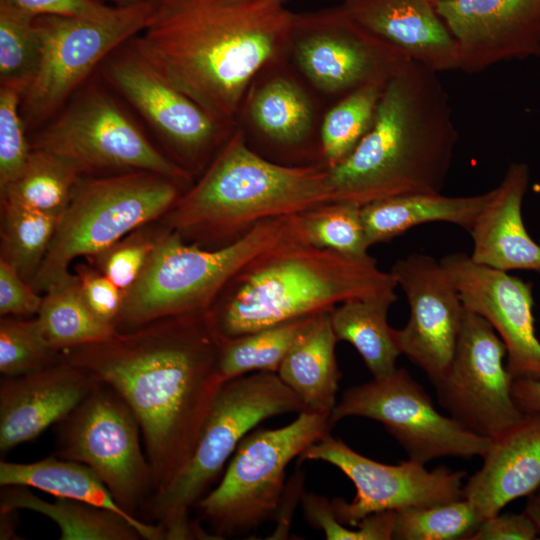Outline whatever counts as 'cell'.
I'll return each mask as SVG.
<instances>
[{
    "label": "cell",
    "mask_w": 540,
    "mask_h": 540,
    "mask_svg": "<svg viewBox=\"0 0 540 540\" xmlns=\"http://www.w3.org/2000/svg\"><path fill=\"white\" fill-rule=\"evenodd\" d=\"M1 259L29 283L54 236L59 216L1 201Z\"/></svg>",
    "instance_id": "e575fe53"
},
{
    "label": "cell",
    "mask_w": 540,
    "mask_h": 540,
    "mask_svg": "<svg viewBox=\"0 0 540 540\" xmlns=\"http://www.w3.org/2000/svg\"><path fill=\"white\" fill-rule=\"evenodd\" d=\"M431 1L435 3L437 0H431Z\"/></svg>",
    "instance_id": "f5cc1de1"
},
{
    "label": "cell",
    "mask_w": 540,
    "mask_h": 540,
    "mask_svg": "<svg viewBox=\"0 0 540 540\" xmlns=\"http://www.w3.org/2000/svg\"><path fill=\"white\" fill-rule=\"evenodd\" d=\"M122 46L104 60L105 77L165 139L182 167L191 174L201 170L235 128L173 86L130 41Z\"/></svg>",
    "instance_id": "e0dca14e"
},
{
    "label": "cell",
    "mask_w": 540,
    "mask_h": 540,
    "mask_svg": "<svg viewBox=\"0 0 540 540\" xmlns=\"http://www.w3.org/2000/svg\"><path fill=\"white\" fill-rule=\"evenodd\" d=\"M76 276L84 302L103 323L117 330L124 294L92 264H77Z\"/></svg>",
    "instance_id": "7bdbcfd3"
},
{
    "label": "cell",
    "mask_w": 540,
    "mask_h": 540,
    "mask_svg": "<svg viewBox=\"0 0 540 540\" xmlns=\"http://www.w3.org/2000/svg\"><path fill=\"white\" fill-rule=\"evenodd\" d=\"M130 40L173 86L236 128L249 86L287 59L293 13L280 0H153Z\"/></svg>",
    "instance_id": "7a4b0ae2"
},
{
    "label": "cell",
    "mask_w": 540,
    "mask_h": 540,
    "mask_svg": "<svg viewBox=\"0 0 540 540\" xmlns=\"http://www.w3.org/2000/svg\"><path fill=\"white\" fill-rule=\"evenodd\" d=\"M329 417L302 411L290 424L248 433L219 484L194 508L216 539L248 533L277 516L286 468L332 428Z\"/></svg>",
    "instance_id": "9c48e42d"
},
{
    "label": "cell",
    "mask_w": 540,
    "mask_h": 540,
    "mask_svg": "<svg viewBox=\"0 0 540 540\" xmlns=\"http://www.w3.org/2000/svg\"><path fill=\"white\" fill-rule=\"evenodd\" d=\"M22 97L16 89L0 86V189L21 173L32 150L25 137Z\"/></svg>",
    "instance_id": "b9f144b4"
},
{
    "label": "cell",
    "mask_w": 540,
    "mask_h": 540,
    "mask_svg": "<svg viewBox=\"0 0 540 540\" xmlns=\"http://www.w3.org/2000/svg\"><path fill=\"white\" fill-rule=\"evenodd\" d=\"M140 434L139 422L126 401L111 386L98 382L57 423L56 454L90 467L118 505L138 518L154 494L152 469Z\"/></svg>",
    "instance_id": "30bf717a"
},
{
    "label": "cell",
    "mask_w": 540,
    "mask_h": 540,
    "mask_svg": "<svg viewBox=\"0 0 540 540\" xmlns=\"http://www.w3.org/2000/svg\"><path fill=\"white\" fill-rule=\"evenodd\" d=\"M287 59L264 68L245 95L238 120L266 143L282 150L305 147L319 131L316 103L285 64ZM238 123V122H237Z\"/></svg>",
    "instance_id": "d4e9b609"
},
{
    "label": "cell",
    "mask_w": 540,
    "mask_h": 540,
    "mask_svg": "<svg viewBox=\"0 0 540 540\" xmlns=\"http://www.w3.org/2000/svg\"><path fill=\"white\" fill-rule=\"evenodd\" d=\"M347 417L380 422L409 459L423 465L442 457H483L491 443L490 438L440 414L423 387L404 368L347 389L329 420L334 425Z\"/></svg>",
    "instance_id": "5bb4252c"
},
{
    "label": "cell",
    "mask_w": 540,
    "mask_h": 540,
    "mask_svg": "<svg viewBox=\"0 0 540 540\" xmlns=\"http://www.w3.org/2000/svg\"><path fill=\"white\" fill-rule=\"evenodd\" d=\"M302 411V401L277 373L253 372L224 381L185 470L146 507L162 528L164 540L214 539L190 518V510L209 492L241 440L260 422Z\"/></svg>",
    "instance_id": "52a82bcc"
},
{
    "label": "cell",
    "mask_w": 540,
    "mask_h": 540,
    "mask_svg": "<svg viewBox=\"0 0 540 540\" xmlns=\"http://www.w3.org/2000/svg\"><path fill=\"white\" fill-rule=\"evenodd\" d=\"M482 522L465 499L396 511L392 539L470 540Z\"/></svg>",
    "instance_id": "8d00e7d4"
},
{
    "label": "cell",
    "mask_w": 540,
    "mask_h": 540,
    "mask_svg": "<svg viewBox=\"0 0 540 540\" xmlns=\"http://www.w3.org/2000/svg\"><path fill=\"white\" fill-rule=\"evenodd\" d=\"M524 512L533 522L538 534L540 535V487L527 496Z\"/></svg>",
    "instance_id": "c3c4849f"
},
{
    "label": "cell",
    "mask_w": 540,
    "mask_h": 540,
    "mask_svg": "<svg viewBox=\"0 0 540 540\" xmlns=\"http://www.w3.org/2000/svg\"><path fill=\"white\" fill-rule=\"evenodd\" d=\"M287 59L316 91L338 97L385 85L409 60L350 18L340 5L293 13Z\"/></svg>",
    "instance_id": "4fadbf2b"
},
{
    "label": "cell",
    "mask_w": 540,
    "mask_h": 540,
    "mask_svg": "<svg viewBox=\"0 0 540 540\" xmlns=\"http://www.w3.org/2000/svg\"><path fill=\"white\" fill-rule=\"evenodd\" d=\"M300 233V213L264 220L217 248L189 243L165 226L141 274L124 294L117 331H130L167 316L209 310L246 264Z\"/></svg>",
    "instance_id": "8992f818"
},
{
    "label": "cell",
    "mask_w": 540,
    "mask_h": 540,
    "mask_svg": "<svg viewBox=\"0 0 540 540\" xmlns=\"http://www.w3.org/2000/svg\"><path fill=\"white\" fill-rule=\"evenodd\" d=\"M492 190L472 196L412 193L378 199L361 207L369 247L388 242L412 227L447 222L470 231Z\"/></svg>",
    "instance_id": "4316f807"
},
{
    "label": "cell",
    "mask_w": 540,
    "mask_h": 540,
    "mask_svg": "<svg viewBox=\"0 0 540 540\" xmlns=\"http://www.w3.org/2000/svg\"><path fill=\"white\" fill-rule=\"evenodd\" d=\"M528 184L527 164L511 163L469 231L472 261L504 272H540V244L530 237L522 219Z\"/></svg>",
    "instance_id": "cb8c5ba5"
},
{
    "label": "cell",
    "mask_w": 540,
    "mask_h": 540,
    "mask_svg": "<svg viewBox=\"0 0 540 540\" xmlns=\"http://www.w3.org/2000/svg\"><path fill=\"white\" fill-rule=\"evenodd\" d=\"M385 85L370 84L344 95L321 118L320 162L327 169L344 161L369 131Z\"/></svg>",
    "instance_id": "d6a6232c"
},
{
    "label": "cell",
    "mask_w": 540,
    "mask_h": 540,
    "mask_svg": "<svg viewBox=\"0 0 540 540\" xmlns=\"http://www.w3.org/2000/svg\"><path fill=\"white\" fill-rule=\"evenodd\" d=\"M14 512H0L1 514V539H14L16 536L12 524V515Z\"/></svg>",
    "instance_id": "681fc988"
},
{
    "label": "cell",
    "mask_w": 540,
    "mask_h": 540,
    "mask_svg": "<svg viewBox=\"0 0 540 540\" xmlns=\"http://www.w3.org/2000/svg\"><path fill=\"white\" fill-rule=\"evenodd\" d=\"M31 510L53 520L61 540H140L137 526L109 509L86 502L55 497L53 502L36 496L29 487L3 486L0 512Z\"/></svg>",
    "instance_id": "f1b7e54d"
},
{
    "label": "cell",
    "mask_w": 540,
    "mask_h": 540,
    "mask_svg": "<svg viewBox=\"0 0 540 540\" xmlns=\"http://www.w3.org/2000/svg\"><path fill=\"white\" fill-rule=\"evenodd\" d=\"M394 290L379 295L343 302L330 310V319L338 341H347L361 355L373 378L393 373L401 351L395 329L387 323Z\"/></svg>",
    "instance_id": "f546056e"
},
{
    "label": "cell",
    "mask_w": 540,
    "mask_h": 540,
    "mask_svg": "<svg viewBox=\"0 0 540 540\" xmlns=\"http://www.w3.org/2000/svg\"><path fill=\"white\" fill-rule=\"evenodd\" d=\"M332 202L322 163L288 165L250 147L236 127L199 180L163 216L165 226L196 243L225 246L258 223Z\"/></svg>",
    "instance_id": "5b68a950"
},
{
    "label": "cell",
    "mask_w": 540,
    "mask_h": 540,
    "mask_svg": "<svg viewBox=\"0 0 540 540\" xmlns=\"http://www.w3.org/2000/svg\"><path fill=\"white\" fill-rule=\"evenodd\" d=\"M360 205L330 202L300 213L305 240L316 247L354 257L368 256Z\"/></svg>",
    "instance_id": "74e56055"
},
{
    "label": "cell",
    "mask_w": 540,
    "mask_h": 540,
    "mask_svg": "<svg viewBox=\"0 0 540 540\" xmlns=\"http://www.w3.org/2000/svg\"><path fill=\"white\" fill-rule=\"evenodd\" d=\"M43 297L9 263L0 259V314L28 317L37 315Z\"/></svg>",
    "instance_id": "ee69618b"
},
{
    "label": "cell",
    "mask_w": 540,
    "mask_h": 540,
    "mask_svg": "<svg viewBox=\"0 0 540 540\" xmlns=\"http://www.w3.org/2000/svg\"><path fill=\"white\" fill-rule=\"evenodd\" d=\"M313 316L235 338L221 339L219 372L222 380L253 372L277 373L285 356Z\"/></svg>",
    "instance_id": "836d02e7"
},
{
    "label": "cell",
    "mask_w": 540,
    "mask_h": 540,
    "mask_svg": "<svg viewBox=\"0 0 540 540\" xmlns=\"http://www.w3.org/2000/svg\"><path fill=\"white\" fill-rule=\"evenodd\" d=\"M440 263L465 308L484 317L503 341L506 368L513 379L540 381V341L531 285L508 272L479 265L465 253L448 254Z\"/></svg>",
    "instance_id": "d6986e66"
},
{
    "label": "cell",
    "mask_w": 540,
    "mask_h": 540,
    "mask_svg": "<svg viewBox=\"0 0 540 540\" xmlns=\"http://www.w3.org/2000/svg\"><path fill=\"white\" fill-rule=\"evenodd\" d=\"M280 1L286 3V2L289 1V0H280ZM334 1H340V2H342L343 0H334Z\"/></svg>",
    "instance_id": "816d5d0a"
},
{
    "label": "cell",
    "mask_w": 540,
    "mask_h": 540,
    "mask_svg": "<svg viewBox=\"0 0 540 540\" xmlns=\"http://www.w3.org/2000/svg\"><path fill=\"white\" fill-rule=\"evenodd\" d=\"M435 7L456 41L462 72L540 57V0H437Z\"/></svg>",
    "instance_id": "ffe728a7"
},
{
    "label": "cell",
    "mask_w": 540,
    "mask_h": 540,
    "mask_svg": "<svg viewBox=\"0 0 540 540\" xmlns=\"http://www.w3.org/2000/svg\"><path fill=\"white\" fill-rule=\"evenodd\" d=\"M81 177L79 171L65 160L32 148L21 173L0 189L1 201L60 217Z\"/></svg>",
    "instance_id": "1f68e13d"
},
{
    "label": "cell",
    "mask_w": 540,
    "mask_h": 540,
    "mask_svg": "<svg viewBox=\"0 0 540 540\" xmlns=\"http://www.w3.org/2000/svg\"><path fill=\"white\" fill-rule=\"evenodd\" d=\"M60 362L59 352L43 339L37 319L2 316L0 321V372L16 376Z\"/></svg>",
    "instance_id": "f35d334b"
},
{
    "label": "cell",
    "mask_w": 540,
    "mask_h": 540,
    "mask_svg": "<svg viewBox=\"0 0 540 540\" xmlns=\"http://www.w3.org/2000/svg\"><path fill=\"white\" fill-rule=\"evenodd\" d=\"M220 346L207 310L159 318L59 352L62 361L116 390L135 414L153 496L172 485L191 459L224 382Z\"/></svg>",
    "instance_id": "6da1fadb"
},
{
    "label": "cell",
    "mask_w": 540,
    "mask_h": 540,
    "mask_svg": "<svg viewBox=\"0 0 540 540\" xmlns=\"http://www.w3.org/2000/svg\"><path fill=\"white\" fill-rule=\"evenodd\" d=\"M36 319L43 339L57 352L103 341L118 332L90 311L76 274L45 292Z\"/></svg>",
    "instance_id": "4dcf8cb0"
},
{
    "label": "cell",
    "mask_w": 540,
    "mask_h": 540,
    "mask_svg": "<svg viewBox=\"0 0 540 540\" xmlns=\"http://www.w3.org/2000/svg\"><path fill=\"white\" fill-rule=\"evenodd\" d=\"M482 467L463 486V497L483 521L540 487V413H525L491 439Z\"/></svg>",
    "instance_id": "603a6c76"
},
{
    "label": "cell",
    "mask_w": 540,
    "mask_h": 540,
    "mask_svg": "<svg viewBox=\"0 0 540 540\" xmlns=\"http://www.w3.org/2000/svg\"><path fill=\"white\" fill-rule=\"evenodd\" d=\"M181 187L149 171L81 177L30 284L39 293L65 282L73 275L68 268L74 259H89L163 217L181 195Z\"/></svg>",
    "instance_id": "ba28073f"
},
{
    "label": "cell",
    "mask_w": 540,
    "mask_h": 540,
    "mask_svg": "<svg viewBox=\"0 0 540 540\" xmlns=\"http://www.w3.org/2000/svg\"><path fill=\"white\" fill-rule=\"evenodd\" d=\"M512 397L523 413H540V381L528 378L514 379Z\"/></svg>",
    "instance_id": "7dc6e473"
},
{
    "label": "cell",
    "mask_w": 540,
    "mask_h": 540,
    "mask_svg": "<svg viewBox=\"0 0 540 540\" xmlns=\"http://www.w3.org/2000/svg\"><path fill=\"white\" fill-rule=\"evenodd\" d=\"M107 1L113 2L114 4H116V6H126V5L144 2V1H150V0H107Z\"/></svg>",
    "instance_id": "f907efd6"
},
{
    "label": "cell",
    "mask_w": 540,
    "mask_h": 540,
    "mask_svg": "<svg viewBox=\"0 0 540 540\" xmlns=\"http://www.w3.org/2000/svg\"><path fill=\"white\" fill-rule=\"evenodd\" d=\"M0 485L35 488L54 497L103 507L134 523L143 539H164L163 530L158 524L147 523L127 514L115 501L101 478L90 467L77 461L58 456H49L33 463L1 461Z\"/></svg>",
    "instance_id": "83f0119b"
},
{
    "label": "cell",
    "mask_w": 540,
    "mask_h": 540,
    "mask_svg": "<svg viewBox=\"0 0 540 540\" xmlns=\"http://www.w3.org/2000/svg\"><path fill=\"white\" fill-rule=\"evenodd\" d=\"M301 503L308 523L323 531L328 540L392 539L396 514L394 510L370 514L358 523L361 530H352L336 519L331 501L325 496L303 493Z\"/></svg>",
    "instance_id": "60d3db41"
},
{
    "label": "cell",
    "mask_w": 540,
    "mask_h": 540,
    "mask_svg": "<svg viewBox=\"0 0 540 540\" xmlns=\"http://www.w3.org/2000/svg\"><path fill=\"white\" fill-rule=\"evenodd\" d=\"M163 230L146 224L88 260L125 294L144 269Z\"/></svg>",
    "instance_id": "ab89813d"
},
{
    "label": "cell",
    "mask_w": 540,
    "mask_h": 540,
    "mask_svg": "<svg viewBox=\"0 0 540 540\" xmlns=\"http://www.w3.org/2000/svg\"><path fill=\"white\" fill-rule=\"evenodd\" d=\"M458 139L438 73L409 60L386 83L369 131L328 169L332 202L441 193Z\"/></svg>",
    "instance_id": "3957f363"
},
{
    "label": "cell",
    "mask_w": 540,
    "mask_h": 540,
    "mask_svg": "<svg viewBox=\"0 0 540 540\" xmlns=\"http://www.w3.org/2000/svg\"><path fill=\"white\" fill-rule=\"evenodd\" d=\"M98 381L70 363L2 376L0 381V451L2 454L38 437L68 416Z\"/></svg>",
    "instance_id": "44dd1931"
},
{
    "label": "cell",
    "mask_w": 540,
    "mask_h": 540,
    "mask_svg": "<svg viewBox=\"0 0 540 540\" xmlns=\"http://www.w3.org/2000/svg\"><path fill=\"white\" fill-rule=\"evenodd\" d=\"M319 460L341 470L354 484L356 495L348 503L331 500L336 519L357 528L366 516L407 507H428L463 499L465 471L439 466L429 471L413 460L388 465L369 459L330 434L309 446L298 462ZM350 529V528H349Z\"/></svg>",
    "instance_id": "2e32d148"
},
{
    "label": "cell",
    "mask_w": 540,
    "mask_h": 540,
    "mask_svg": "<svg viewBox=\"0 0 540 540\" xmlns=\"http://www.w3.org/2000/svg\"><path fill=\"white\" fill-rule=\"evenodd\" d=\"M339 5L411 60L437 73L459 69L456 41L431 0H343Z\"/></svg>",
    "instance_id": "7402d4cb"
},
{
    "label": "cell",
    "mask_w": 540,
    "mask_h": 540,
    "mask_svg": "<svg viewBox=\"0 0 540 540\" xmlns=\"http://www.w3.org/2000/svg\"><path fill=\"white\" fill-rule=\"evenodd\" d=\"M539 536L533 522L523 511L505 513L483 520L470 540H534Z\"/></svg>",
    "instance_id": "bcb514c9"
},
{
    "label": "cell",
    "mask_w": 540,
    "mask_h": 540,
    "mask_svg": "<svg viewBox=\"0 0 540 540\" xmlns=\"http://www.w3.org/2000/svg\"><path fill=\"white\" fill-rule=\"evenodd\" d=\"M31 148L56 155L82 175L149 171L182 187L192 174L161 153L105 92L90 89L38 134Z\"/></svg>",
    "instance_id": "7c38bea8"
},
{
    "label": "cell",
    "mask_w": 540,
    "mask_h": 540,
    "mask_svg": "<svg viewBox=\"0 0 540 540\" xmlns=\"http://www.w3.org/2000/svg\"><path fill=\"white\" fill-rule=\"evenodd\" d=\"M0 7L34 18L42 15L101 18L111 13L115 6L105 5L99 0H0Z\"/></svg>",
    "instance_id": "f6af8a7d"
},
{
    "label": "cell",
    "mask_w": 540,
    "mask_h": 540,
    "mask_svg": "<svg viewBox=\"0 0 540 540\" xmlns=\"http://www.w3.org/2000/svg\"><path fill=\"white\" fill-rule=\"evenodd\" d=\"M506 347L492 325L466 309L452 361L435 381L440 405L469 431L494 438L523 413L512 397L513 377L504 365Z\"/></svg>",
    "instance_id": "9a60e30c"
},
{
    "label": "cell",
    "mask_w": 540,
    "mask_h": 540,
    "mask_svg": "<svg viewBox=\"0 0 540 540\" xmlns=\"http://www.w3.org/2000/svg\"><path fill=\"white\" fill-rule=\"evenodd\" d=\"M153 9L150 0L115 6L101 18L36 17L42 59L22 97L25 124L35 125L53 115L100 62L143 31Z\"/></svg>",
    "instance_id": "8fae6325"
},
{
    "label": "cell",
    "mask_w": 540,
    "mask_h": 540,
    "mask_svg": "<svg viewBox=\"0 0 540 540\" xmlns=\"http://www.w3.org/2000/svg\"><path fill=\"white\" fill-rule=\"evenodd\" d=\"M371 256L309 244L303 232L246 264L208 310L220 339L330 311L353 299L395 290Z\"/></svg>",
    "instance_id": "277c9868"
},
{
    "label": "cell",
    "mask_w": 540,
    "mask_h": 540,
    "mask_svg": "<svg viewBox=\"0 0 540 540\" xmlns=\"http://www.w3.org/2000/svg\"><path fill=\"white\" fill-rule=\"evenodd\" d=\"M330 311L313 316L299 335L277 372L280 379L302 401L304 411L330 418L337 404L341 373Z\"/></svg>",
    "instance_id": "484cf974"
},
{
    "label": "cell",
    "mask_w": 540,
    "mask_h": 540,
    "mask_svg": "<svg viewBox=\"0 0 540 540\" xmlns=\"http://www.w3.org/2000/svg\"><path fill=\"white\" fill-rule=\"evenodd\" d=\"M390 273L410 306L407 325L395 329L398 347L433 382L452 361L466 308L441 263L429 255L399 259Z\"/></svg>",
    "instance_id": "ac0fdd59"
},
{
    "label": "cell",
    "mask_w": 540,
    "mask_h": 540,
    "mask_svg": "<svg viewBox=\"0 0 540 540\" xmlns=\"http://www.w3.org/2000/svg\"><path fill=\"white\" fill-rule=\"evenodd\" d=\"M34 17L0 7V86L23 96L35 80L42 59V42Z\"/></svg>",
    "instance_id": "d590c367"
}]
</instances>
